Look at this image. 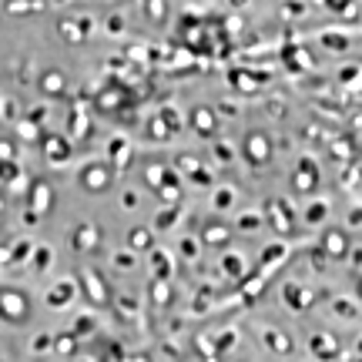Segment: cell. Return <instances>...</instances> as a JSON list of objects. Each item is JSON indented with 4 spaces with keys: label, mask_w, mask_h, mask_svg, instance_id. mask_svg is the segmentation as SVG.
<instances>
[{
    "label": "cell",
    "mask_w": 362,
    "mask_h": 362,
    "mask_svg": "<svg viewBox=\"0 0 362 362\" xmlns=\"http://www.w3.org/2000/svg\"><path fill=\"white\" fill-rule=\"evenodd\" d=\"M292 185H295L299 195H312V192L319 188V165L312 161V158H299L295 175H292Z\"/></svg>",
    "instance_id": "obj_1"
},
{
    "label": "cell",
    "mask_w": 362,
    "mask_h": 362,
    "mask_svg": "<svg viewBox=\"0 0 362 362\" xmlns=\"http://www.w3.org/2000/svg\"><path fill=\"white\" fill-rule=\"evenodd\" d=\"M241 148H245L248 165H265L272 158V141H269V135H262V131H248Z\"/></svg>",
    "instance_id": "obj_2"
},
{
    "label": "cell",
    "mask_w": 362,
    "mask_h": 362,
    "mask_svg": "<svg viewBox=\"0 0 362 362\" xmlns=\"http://www.w3.org/2000/svg\"><path fill=\"white\" fill-rule=\"evenodd\" d=\"M77 282H81V279H77ZM77 282L74 279H60V282H54V286L47 288L44 302L51 305V309H67V305L77 299Z\"/></svg>",
    "instance_id": "obj_3"
},
{
    "label": "cell",
    "mask_w": 362,
    "mask_h": 362,
    "mask_svg": "<svg viewBox=\"0 0 362 362\" xmlns=\"http://www.w3.org/2000/svg\"><path fill=\"white\" fill-rule=\"evenodd\" d=\"M269 222L275 225L279 235H292L295 232V222H292V205H288L286 198H275L269 205Z\"/></svg>",
    "instance_id": "obj_4"
},
{
    "label": "cell",
    "mask_w": 362,
    "mask_h": 362,
    "mask_svg": "<svg viewBox=\"0 0 362 362\" xmlns=\"http://www.w3.org/2000/svg\"><path fill=\"white\" fill-rule=\"evenodd\" d=\"M0 305H4V319L7 322H24L27 319V299L20 295V292H14V288H4V295H0Z\"/></svg>",
    "instance_id": "obj_5"
},
{
    "label": "cell",
    "mask_w": 362,
    "mask_h": 362,
    "mask_svg": "<svg viewBox=\"0 0 362 362\" xmlns=\"http://www.w3.org/2000/svg\"><path fill=\"white\" fill-rule=\"evenodd\" d=\"M81 286H84L88 302H94V305H107V286H105V279H101L94 269L81 272Z\"/></svg>",
    "instance_id": "obj_6"
},
{
    "label": "cell",
    "mask_w": 362,
    "mask_h": 362,
    "mask_svg": "<svg viewBox=\"0 0 362 362\" xmlns=\"http://www.w3.org/2000/svg\"><path fill=\"white\" fill-rule=\"evenodd\" d=\"M81 185H84V192H105L107 185H111V171L105 165H88L81 171Z\"/></svg>",
    "instance_id": "obj_7"
},
{
    "label": "cell",
    "mask_w": 362,
    "mask_h": 362,
    "mask_svg": "<svg viewBox=\"0 0 362 362\" xmlns=\"http://www.w3.org/2000/svg\"><path fill=\"white\" fill-rule=\"evenodd\" d=\"M222 275H225V279H232V282H241V279L248 275V258L239 255V252H228V255H222Z\"/></svg>",
    "instance_id": "obj_8"
},
{
    "label": "cell",
    "mask_w": 362,
    "mask_h": 362,
    "mask_svg": "<svg viewBox=\"0 0 362 362\" xmlns=\"http://www.w3.org/2000/svg\"><path fill=\"white\" fill-rule=\"evenodd\" d=\"M282 302H286L292 312H302L305 305H312V292H305V288L295 286V282H286V286H282Z\"/></svg>",
    "instance_id": "obj_9"
},
{
    "label": "cell",
    "mask_w": 362,
    "mask_h": 362,
    "mask_svg": "<svg viewBox=\"0 0 362 362\" xmlns=\"http://www.w3.org/2000/svg\"><path fill=\"white\" fill-rule=\"evenodd\" d=\"M44 154L51 165H64V158H71V145H67V138L60 135H51L44 138Z\"/></svg>",
    "instance_id": "obj_10"
},
{
    "label": "cell",
    "mask_w": 362,
    "mask_h": 362,
    "mask_svg": "<svg viewBox=\"0 0 362 362\" xmlns=\"http://www.w3.org/2000/svg\"><path fill=\"white\" fill-rule=\"evenodd\" d=\"M192 128H195V135L198 138H211L215 135V114H211V107H192Z\"/></svg>",
    "instance_id": "obj_11"
},
{
    "label": "cell",
    "mask_w": 362,
    "mask_h": 362,
    "mask_svg": "<svg viewBox=\"0 0 362 362\" xmlns=\"http://www.w3.org/2000/svg\"><path fill=\"white\" fill-rule=\"evenodd\" d=\"M58 27H60V37H64V41H71V44H81V41L88 37L90 30H94V24H90V20H60Z\"/></svg>",
    "instance_id": "obj_12"
},
{
    "label": "cell",
    "mask_w": 362,
    "mask_h": 362,
    "mask_svg": "<svg viewBox=\"0 0 362 362\" xmlns=\"http://www.w3.org/2000/svg\"><path fill=\"white\" fill-rule=\"evenodd\" d=\"M71 241H74L77 252H94L98 241H101V232H98L94 225H77L74 235H71Z\"/></svg>",
    "instance_id": "obj_13"
},
{
    "label": "cell",
    "mask_w": 362,
    "mask_h": 362,
    "mask_svg": "<svg viewBox=\"0 0 362 362\" xmlns=\"http://www.w3.org/2000/svg\"><path fill=\"white\" fill-rule=\"evenodd\" d=\"M322 248H326V255L329 258H346L349 255L346 232H326V235H322Z\"/></svg>",
    "instance_id": "obj_14"
},
{
    "label": "cell",
    "mask_w": 362,
    "mask_h": 362,
    "mask_svg": "<svg viewBox=\"0 0 362 362\" xmlns=\"http://www.w3.org/2000/svg\"><path fill=\"white\" fill-rule=\"evenodd\" d=\"M286 255H288V245L286 241H272L269 248L262 252V258H258V272H272L279 262H286Z\"/></svg>",
    "instance_id": "obj_15"
},
{
    "label": "cell",
    "mask_w": 362,
    "mask_h": 362,
    "mask_svg": "<svg viewBox=\"0 0 362 362\" xmlns=\"http://www.w3.org/2000/svg\"><path fill=\"white\" fill-rule=\"evenodd\" d=\"M309 349H312V356H316V359H335V356H339L335 339L326 335V332H316V335L309 339Z\"/></svg>",
    "instance_id": "obj_16"
},
{
    "label": "cell",
    "mask_w": 362,
    "mask_h": 362,
    "mask_svg": "<svg viewBox=\"0 0 362 362\" xmlns=\"http://www.w3.org/2000/svg\"><path fill=\"white\" fill-rule=\"evenodd\" d=\"M302 218H305V225H322V222L329 218V201H326V198L309 201V205L302 208Z\"/></svg>",
    "instance_id": "obj_17"
},
{
    "label": "cell",
    "mask_w": 362,
    "mask_h": 362,
    "mask_svg": "<svg viewBox=\"0 0 362 362\" xmlns=\"http://www.w3.org/2000/svg\"><path fill=\"white\" fill-rule=\"evenodd\" d=\"M178 168H181V171H188V178L195 181V185H211V175L205 171V168H198V161L192 158V154L178 158Z\"/></svg>",
    "instance_id": "obj_18"
},
{
    "label": "cell",
    "mask_w": 362,
    "mask_h": 362,
    "mask_svg": "<svg viewBox=\"0 0 362 362\" xmlns=\"http://www.w3.org/2000/svg\"><path fill=\"white\" fill-rule=\"evenodd\" d=\"M30 208L41 211V215H47V208H51V185L47 181H34V195H30Z\"/></svg>",
    "instance_id": "obj_19"
},
{
    "label": "cell",
    "mask_w": 362,
    "mask_h": 362,
    "mask_svg": "<svg viewBox=\"0 0 362 362\" xmlns=\"http://www.w3.org/2000/svg\"><path fill=\"white\" fill-rule=\"evenodd\" d=\"M201 241H205V245H225L228 241V225L225 222H208V225L201 228Z\"/></svg>",
    "instance_id": "obj_20"
},
{
    "label": "cell",
    "mask_w": 362,
    "mask_h": 362,
    "mask_svg": "<svg viewBox=\"0 0 362 362\" xmlns=\"http://www.w3.org/2000/svg\"><path fill=\"white\" fill-rule=\"evenodd\" d=\"M41 90H44V94H51V98H60V94L67 90V81H64V74H60V71H47V74L41 77Z\"/></svg>",
    "instance_id": "obj_21"
},
{
    "label": "cell",
    "mask_w": 362,
    "mask_h": 362,
    "mask_svg": "<svg viewBox=\"0 0 362 362\" xmlns=\"http://www.w3.org/2000/svg\"><path fill=\"white\" fill-rule=\"evenodd\" d=\"M262 225H265V215H262L258 208L241 211L239 218H235V228H239V232H258Z\"/></svg>",
    "instance_id": "obj_22"
},
{
    "label": "cell",
    "mask_w": 362,
    "mask_h": 362,
    "mask_svg": "<svg viewBox=\"0 0 362 362\" xmlns=\"http://www.w3.org/2000/svg\"><path fill=\"white\" fill-rule=\"evenodd\" d=\"M319 44L326 47V51H349V47H352V37H349V34H332V30H326V34L319 37Z\"/></svg>",
    "instance_id": "obj_23"
},
{
    "label": "cell",
    "mask_w": 362,
    "mask_h": 362,
    "mask_svg": "<svg viewBox=\"0 0 362 362\" xmlns=\"http://www.w3.org/2000/svg\"><path fill=\"white\" fill-rule=\"evenodd\" d=\"M128 241H131L135 252H154V235H151L148 228H135V232L128 235Z\"/></svg>",
    "instance_id": "obj_24"
},
{
    "label": "cell",
    "mask_w": 362,
    "mask_h": 362,
    "mask_svg": "<svg viewBox=\"0 0 362 362\" xmlns=\"http://www.w3.org/2000/svg\"><path fill=\"white\" fill-rule=\"evenodd\" d=\"M128 158H131V145L124 138H114L111 141V161H114V168H128Z\"/></svg>",
    "instance_id": "obj_25"
},
{
    "label": "cell",
    "mask_w": 362,
    "mask_h": 362,
    "mask_svg": "<svg viewBox=\"0 0 362 362\" xmlns=\"http://www.w3.org/2000/svg\"><path fill=\"white\" fill-rule=\"evenodd\" d=\"M316 4H322L326 11H335V14H342V17H356V14H359L356 0H316Z\"/></svg>",
    "instance_id": "obj_26"
},
{
    "label": "cell",
    "mask_w": 362,
    "mask_h": 362,
    "mask_svg": "<svg viewBox=\"0 0 362 362\" xmlns=\"http://www.w3.org/2000/svg\"><path fill=\"white\" fill-rule=\"evenodd\" d=\"M232 205H235V192H232V188H218V192L211 195V208L218 211V215H225Z\"/></svg>",
    "instance_id": "obj_27"
},
{
    "label": "cell",
    "mask_w": 362,
    "mask_h": 362,
    "mask_svg": "<svg viewBox=\"0 0 362 362\" xmlns=\"http://www.w3.org/2000/svg\"><path fill=\"white\" fill-rule=\"evenodd\" d=\"M151 262H154V269H158V279H171V255H168L165 248H154V252H151Z\"/></svg>",
    "instance_id": "obj_28"
},
{
    "label": "cell",
    "mask_w": 362,
    "mask_h": 362,
    "mask_svg": "<svg viewBox=\"0 0 362 362\" xmlns=\"http://www.w3.org/2000/svg\"><path fill=\"white\" fill-rule=\"evenodd\" d=\"M178 218H181L178 205H175V208H161L158 211V218H154V228H158V232H168L171 225H178Z\"/></svg>",
    "instance_id": "obj_29"
},
{
    "label": "cell",
    "mask_w": 362,
    "mask_h": 362,
    "mask_svg": "<svg viewBox=\"0 0 362 362\" xmlns=\"http://www.w3.org/2000/svg\"><path fill=\"white\" fill-rule=\"evenodd\" d=\"M90 332H98V319L88 316V312H81V316L74 319V335L77 339H84V335H90Z\"/></svg>",
    "instance_id": "obj_30"
},
{
    "label": "cell",
    "mask_w": 362,
    "mask_h": 362,
    "mask_svg": "<svg viewBox=\"0 0 362 362\" xmlns=\"http://www.w3.org/2000/svg\"><path fill=\"white\" fill-rule=\"evenodd\" d=\"M30 252H34V241H30V239H20V241H17L14 252H7V248H4V265H7L11 258H14V262H24Z\"/></svg>",
    "instance_id": "obj_31"
},
{
    "label": "cell",
    "mask_w": 362,
    "mask_h": 362,
    "mask_svg": "<svg viewBox=\"0 0 362 362\" xmlns=\"http://www.w3.org/2000/svg\"><path fill=\"white\" fill-rule=\"evenodd\" d=\"M151 299H154V305H168V302H171V288H168V279H158V282L151 286Z\"/></svg>",
    "instance_id": "obj_32"
},
{
    "label": "cell",
    "mask_w": 362,
    "mask_h": 362,
    "mask_svg": "<svg viewBox=\"0 0 362 362\" xmlns=\"http://www.w3.org/2000/svg\"><path fill=\"white\" fill-rule=\"evenodd\" d=\"M262 335H265V342H269L272 349H275V352H282V356H286L288 349H292V342H288L286 335H279V332H272V329H265L262 332Z\"/></svg>",
    "instance_id": "obj_33"
},
{
    "label": "cell",
    "mask_w": 362,
    "mask_h": 362,
    "mask_svg": "<svg viewBox=\"0 0 362 362\" xmlns=\"http://www.w3.org/2000/svg\"><path fill=\"white\" fill-rule=\"evenodd\" d=\"M54 352H58V356H74L77 335H60V339H54Z\"/></svg>",
    "instance_id": "obj_34"
},
{
    "label": "cell",
    "mask_w": 362,
    "mask_h": 362,
    "mask_svg": "<svg viewBox=\"0 0 362 362\" xmlns=\"http://www.w3.org/2000/svg\"><path fill=\"white\" fill-rule=\"evenodd\" d=\"M335 77H339L346 88H359V84H362V67H342Z\"/></svg>",
    "instance_id": "obj_35"
},
{
    "label": "cell",
    "mask_w": 362,
    "mask_h": 362,
    "mask_svg": "<svg viewBox=\"0 0 362 362\" xmlns=\"http://www.w3.org/2000/svg\"><path fill=\"white\" fill-rule=\"evenodd\" d=\"M51 262H54V252H51L47 245H41V248L34 252V269H37V272H47V269H51Z\"/></svg>",
    "instance_id": "obj_36"
},
{
    "label": "cell",
    "mask_w": 362,
    "mask_h": 362,
    "mask_svg": "<svg viewBox=\"0 0 362 362\" xmlns=\"http://www.w3.org/2000/svg\"><path fill=\"white\" fill-rule=\"evenodd\" d=\"M27 11H44V0H11V14H27Z\"/></svg>",
    "instance_id": "obj_37"
},
{
    "label": "cell",
    "mask_w": 362,
    "mask_h": 362,
    "mask_svg": "<svg viewBox=\"0 0 362 362\" xmlns=\"http://www.w3.org/2000/svg\"><path fill=\"white\" fill-rule=\"evenodd\" d=\"M239 346V332L235 329H228L218 335V356H225V352H232V349Z\"/></svg>",
    "instance_id": "obj_38"
},
{
    "label": "cell",
    "mask_w": 362,
    "mask_h": 362,
    "mask_svg": "<svg viewBox=\"0 0 362 362\" xmlns=\"http://www.w3.org/2000/svg\"><path fill=\"white\" fill-rule=\"evenodd\" d=\"M111 262H114V269H124V272L135 269V262H138L135 248H131V252H114V258H111Z\"/></svg>",
    "instance_id": "obj_39"
},
{
    "label": "cell",
    "mask_w": 362,
    "mask_h": 362,
    "mask_svg": "<svg viewBox=\"0 0 362 362\" xmlns=\"http://www.w3.org/2000/svg\"><path fill=\"white\" fill-rule=\"evenodd\" d=\"M17 135L24 138V141H37V121H20V124H17Z\"/></svg>",
    "instance_id": "obj_40"
},
{
    "label": "cell",
    "mask_w": 362,
    "mask_h": 362,
    "mask_svg": "<svg viewBox=\"0 0 362 362\" xmlns=\"http://www.w3.org/2000/svg\"><path fill=\"white\" fill-rule=\"evenodd\" d=\"M168 175V168H161V165H154V168H148L145 171V181H148L151 188H161V178Z\"/></svg>",
    "instance_id": "obj_41"
},
{
    "label": "cell",
    "mask_w": 362,
    "mask_h": 362,
    "mask_svg": "<svg viewBox=\"0 0 362 362\" xmlns=\"http://www.w3.org/2000/svg\"><path fill=\"white\" fill-rule=\"evenodd\" d=\"M305 11H309V4H302V0H286L282 4V14H288V17H299Z\"/></svg>",
    "instance_id": "obj_42"
},
{
    "label": "cell",
    "mask_w": 362,
    "mask_h": 362,
    "mask_svg": "<svg viewBox=\"0 0 362 362\" xmlns=\"http://www.w3.org/2000/svg\"><path fill=\"white\" fill-rule=\"evenodd\" d=\"M332 309H335L339 316H346V319H356V305H352V302H346V299H335V302H332Z\"/></svg>",
    "instance_id": "obj_43"
},
{
    "label": "cell",
    "mask_w": 362,
    "mask_h": 362,
    "mask_svg": "<svg viewBox=\"0 0 362 362\" xmlns=\"http://www.w3.org/2000/svg\"><path fill=\"white\" fill-rule=\"evenodd\" d=\"M161 114H165V121L175 128V135H178V131H181V114H178V111H175L171 105H165V111H161Z\"/></svg>",
    "instance_id": "obj_44"
},
{
    "label": "cell",
    "mask_w": 362,
    "mask_h": 362,
    "mask_svg": "<svg viewBox=\"0 0 362 362\" xmlns=\"http://www.w3.org/2000/svg\"><path fill=\"white\" fill-rule=\"evenodd\" d=\"M215 158H222V165H232L235 151H232V145H215Z\"/></svg>",
    "instance_id": "obj_45"
},
{
    "label": "cell",
    "mask_w": 362,
    "mask_h": 362,
    "mask_svg": "<svg viewBox=\"0 0 362 362\" xmlns=\"http://www.w3.org/2000/svg\"><path fill=\"white\" fill-rule=\"evenodd\" d=\"M47 349H51V335H37V339L30 342V352H37V356L47 352Z\"/></svg>",
    "instance_id": "obj_46"
},
{
    "label": "cell",
    "mask_w": 362,
    "mask_h": 362,
    "mask_svg": "<svg viewBox=\"0 0 362 362\" xmlns=\"http://www.w3.org/2000/svg\"><path fill=\"white\" fill-rule=\"evenodd\" d=\"M181 252H185V258H198V241L195 239H181Z\"/></svg>",
    "instance_id": "obj_47"
},
{
    "label": "cell",
    "mask_w": 362,
    "mask_h": 362,
    "mask_svg": "<svg viewBox=\"0 0 362 362\" xmlns=\"http://www.w3.org/2000/svg\"><path fill=\"white\" fill-rule=\"evenodd\" d=\"M0 158H4V161H14V148H11V141H7V138L0 141Z\"/></svg>",
    "instance_id": "obj_48"
},
{
    "label": "cell",
    "mask_w": 362,
    "mask_h": 362,
    "mask_svg": "<svg viewBox=\"0 0 362 362\" xmlns=\"http://www.w3.org/2000/svg\"><path fill=\"white\" fill-rule=\"evenodd\" d=\"M27 118H30V121H37V124H41V121L47 118V107H44V105H37V107H34V111H30V114H27Z\"/></svg>",
    "instance_id": "obj_49"
},
{
    "label": "cell",
    "mask_w": 362,
    "mask_h": 362,
    "mask_svg": "<svg viewBox=\"0 0 362 362\" xmlns=\"http://www.w3.org/2000/svg\"><path fill=\"white\" fill-rule=\"evenodd\" d=\"M362 225V208H352L349 211V228H359Z\"/></svg>",
    "instance_id": "obj_50"
},
{
    "label": "cell",
    "mask_w": 362,
    "mask_h": 362,
    "mask_svg": "<svg viewBox=\"0 0 362 362\" xmlns=\"http://www.w3.org/2000/svg\"><path fill=\"white\" fill-rule=\"evenodd\" d=\"M107 30H111V34H121V30H124V20H121V17H111V20H107Z\"/></svg>",
    "instance_id": "obj_51"
},
{
    "label": "cell",
    "mask_w": 362,
    "mask_h": 362,
    "mask_svg": "<svg viewBox=\"0 0 362 362\" xmlns=\"http://www.w3.org/2000/svg\"><path fill=\"white\" fill-rule=\"evenodd\" d=\"M4 118H7V121L17 118V105H14V101H4Z\"/></svg>",
    "instance_id": "obj_52"
},
{
    "label": "cell",
    "mask_w": 362,
    "mask_h": 362,
    "mask_svg": "<svg viewBox=\"0 0 362 362\" xmlns=\"http://www.w3.org/2000/svg\"><path fill=\"white\" fill-rule=\"evenodd\" d=\"M121 201H124V208H135V205H138V195H135V192H124V198H121Z\"/></svg>",
    "instance_id": "obj_53"
},
{
    "label": "cell",
    "mask_w": 362,
    "mask_h": 362,
    "mask_svg": "<svg viewBox=\"0 0 362 362\" xmlns=\"http://www.w3.org/2000/svg\"><path fill=\"white\" fill-rule=\"evenodd\" d=\"M222 114H228V118H235V114H239V107H235V105H228V101H225V105H222Z\"/></svg>",
    "instance_id": "obj_54"
},
{
    "label": "cell",
    "mask_w": 362,
    "mask_h": 362,
    "mask_svg": "<svg viewBox=\"0 0 362 362\" xmlns=\"http://www.w3.org/2000/svg\"><path fill=\"white\" fill-rule=\"evenodd\" d=\"M352 265H356V269H362V248H352Z\"/></svg>",
    "instance_id": "obj_55"
},
{
    "label": "cell",
    "mask_w": 362,
    "mask_h": 362,
    "mask_svg": "<svg viewBox=\"0 0 362 362\" xmlns=\"http://www.w3.org/2000/svg\"><path fill=\"white\" fill-rule=\"evenodd\" d=\"M356 356H362V339H359V342H356Z\"/></svg>",
    "instance_id": "obj_56"
},
{
    "label": "cell",
    "mask_w": 362,
    "mask_h": 362,
    "mask_svg": "<svg viewBox=\"0 0 362 362\" xmlns=\"http://www.w3.org/2000/svg\"><path fill=\"white\" fill-rule=\"evenodd\" d=\"M232 4H235V7H241V4H248V0H232Z\"/></svg>",
    "instance_id": "obj_57"
},
{
    "label": "cell",
    "mask_w": 362,
    "mask_h": 362,
    "mask_svg": "<svg viewBox=\"0 0 362 362\" xmlns=\"http://www.w3.org/2000/svg\"><path fill=\"white\" fill-rule=\"evenodd\" d=\"M54 4H67V0H54Z\"/></svg>",
    "instance_id": "obj_58"
},
{
    "label": "cell",
    "mask_w": 362,
    "mask_h": 362,
    "mask_svg": "<svg viewBox=\"0 0 362 362\" xmlns=\"http://www.w3.org/2000/svg\"><path fill=\"white\" fill-rule=\"evenodd\" d=\"M359 295H362V282H359Z\"/></svg>",
    "instance_id": "obj_59"
}]
</instances>
